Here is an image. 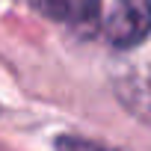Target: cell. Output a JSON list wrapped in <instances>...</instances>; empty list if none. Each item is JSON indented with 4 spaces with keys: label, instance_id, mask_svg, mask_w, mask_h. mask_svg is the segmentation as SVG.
I'll list each match as a JSON object with an SVG mask.
<instances>
[{
    "label": "cell",
    "instance_id": "6da1fadb",
    "mask_svg": "<svg viewBox=\"0 0 151 151\" xmlns=\"http://www.w3.org/2000/svg\"><path fill=\"white\" fill-rule=\"evenodd\" d=\"M104 36L113 47H136L151 36V0H116L104 24Z\"/></svg>",
    "mask_w": 151,
    "mask_h": 151
},
{
    "label": "cell",
    "instance_id": "7a4b0ae2",
    "mask_svg": "<svg viewBox=\"0 0 151 151\" xmlns=\"http://www.w3.org/2000/svg\"><path fill=\"white\" fill-rule=\"evenodd\" d=\"M36 6L42 15L80 30H92L101 21V0H36Z\"/></svg>",
    "mask_w": 151,
    "mask_h": 151
},
{
    "label": "cell",
    "instance_id": "3957f363",
    "mask_svg": "<svg viewBox=\"0 0 151 151\" xmlns=\"http://www.w3.org/2000/svg\"><path fill=\"white\" fill-rule=\"evenodd\" d=\"M116 92H119V101L130 113L151 122V74H130V77L116 83Z\"/></svg>",
    "mask_w": 151,
    "mask_h": 151
},
{
    "label": "cell",
    "instance_id": "277c9868",
    "mask_svg": "<svg viewBox=\"0 0 151 151\" xmlns=\"http://www.w3.org/2000/svg\"><path fill=\"white\" fill-rule=\"evenodd\" d=\"M56 151H113L95 139H86V136H56Z\"/></svg>",
    "mask_w": 151,
    "mask_h": 151
}]
</instances>
